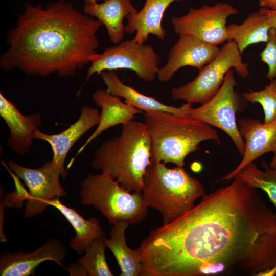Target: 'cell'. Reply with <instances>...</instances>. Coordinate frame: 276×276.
Masks as SVG:
<instances>
[{
	"label": "cell",
	"instance_id": "cell-28",
	"mask_svg": "<svg viewBox=\"0 0 276 276\" xmlns=\"http://www.w3.org/2000/svg\"><path fill=\"white\" fill-rule=\"evenodd\" d=\"M259 10L266 15L272 28H274L276 30V9L261 8Z\"/></svg>",
	"mask_w": 276,
	"mask_h": 276
},
{
	"label": "cell",
	"instance_id": "cell-27",
	"mask_svg": "<svg viewBox=\"0 0 276 276\" xmlns=\"http://www.w3.org/2000/svg\"><path fill=\"white\" fill-rule=\"evenodd\" d=\"M261 60L268 67L267 78L276 79V30L271 28L268 33L266 45L260 54Z\"/></svg>",
	"mask_w": 276,
	"mask_h": 276
},
{
	"label": "cell",
	"instance_id": "cell-8",
	"mask_svg": "<svg viewBox=\"0 0 276 276\" xmlns=\"http://www.w3.org/2000/svg\"><path fill=\"white\" fill-rule=\"evenodd\" d=\"M160 61L159 55L150 44L139 43L133 39L121 41L94 56L85 81L95 73L128 69L133 71L139 78L151 82L157 77Z\"/></svg>",
	"mask_w": 276,
	"mask_h": 276
},
{
	"label": "cell",
	"instance_id": "cell-1",
	"mask_svg": "<svg viewBox=\"0 0 276 276\" xmlns=\"http://www.w3.org/2000/svg\"><path fill=\"white\" fill-rule=\"evenodd\" d=\"M141 241V276L257 274L276 264V213L237 177Z\"/></svg>",
	"mask_w": 276,
	"mask_h": 276
},
{
	"label": "cell",
	"instance_id": "cell-10",
	"mask_svg": "<svg viewBox=\"0 0 276 276\" xmlns=\"http://www.w3.org/2000/svg\"><path fill=\"white\" fill-rule=\"evenodd\" d=\"M238 13L236 8L227 3L204 4L199 8L191 7L183 16L173 17L171 22L174 32L179 35H191L217 46L228 40L227 18Z\"/></svg>",
	"mask_w": 276,
	"mask_h": 276
},
{
	"label": "cell",
	"instance_id": "cell-16",
	"mask_svg": "<svg viewBox=\"0 0 276 276\" xmlns=\"http://www.w3.org/2000/svg\"><path fill=\"white\" fill-rule=\"evenodd\" d=\"M0 115L10 130L8 145L16 153H27L35 139V133L41 123L38 113L22 114L16 105L0 93Z\"/></svg>",
	"mask_w": 276,
	"mask_h": 276
},
{
	"label": "cell",
	"instance_id": "cell-3",
	"mask_svg": "<svg viewBox=\"0 0 276 276\" xmlns=\"http://www.w3.org/2000/svg\"><path fill=\"white\" fill-rule=\"evenodd\" d=\"M92 167L114 178L130 191L142 192L151 164V141L144 122L131 120L120 134L104 142L95 151Z\"/></svg>",
	"mask_w": 276,
	"mask_h": 276
},
{
	"label": "cell",
	"instance_id": "cell-33",
	"mask_svg": "<svg viewBox=\"0 0 276 276\" xmlns=\"http://www.w3.org/2000/svg\"><path fill=\"white\" fill-rule=\"evenodd\" d=\"M271 161H276V152L274 153Z\"/></svg>",
	"mask_w": 276,
	"mask_h": 276
},
{
	"label": "cell",
	"instance_id": "cell-13",
	"mask_svg": "<svg viewBox=\"0 0 276 276\" xmlns=\"http://www.w3.org/2000/svg\"><path fill=\"white\" fill-rule=\"evenodd\" d=\"M66 255L65 246L58 238H52L35 250L25 252L6 251L0 255V275H34L37 267L50 260L62 265Z\"/></svg>",
	"mask_w": 276,
	"mask_h": 276
},
{
	"label": "cell",
	"instance_id": "cell-23",
	"mask_svg": "<svg viewBox=\"0 0 276 276\" xmlns=\"http://www.w3.org/2000/svg\"><path fill=\"white\" fill-rule=\"evenodd\" d=\"M272 28L266 15L259 10L250 13L241 24L232 23L227 26L228 40H233L242 53L249 45L266 43Z\"/></svg>",
	"mask_w": 276,
	"mask_h": 276
},
{
	"label": "cell",
	"instance_id": "cell-25",
	"mask_svg": "<svg viewBox=\"0 0 276 276\" xmlns=\"http://www.w3.org/2000/svg\"><path fill=\"white\" fill-rule=\"evenodd\" d=\"M264 170L253 162L241 169L235 176L248 185L264 191L276 210V172L264 164Z\"/></svg>",
	"mask_w": 276,
	"mask_h": 276
},
{
	"label": "cell",
	"instance_id": "cell-17",
	"mask_svg": "<svg viewBox=\"0 0 276 276\" xmlns=\"http://www.w3.org/2000/svg\"><path fill=\"white\" fill-rule=\"evenodd\" d=\"M92 99L101 109L100 121L94 132L86 140L70 162L68 168L75 158L94 139L108 128L119 124L122 125L133 120L135 115L144 112L121 101L120 97L113 95L106 89H97L92 95Z\"/></svg>",
	"mask_w": 276,
	"mask_h": 276
},
{
	"label": "cell",
	"instance_id": "cell-15",
	"mask_svg": "<svg viewBox=\"0 0 276 276\" xmlns=\"http://www.w3.org/2000/svg\"><path fill=\"white\" fill-rule=\"evenodd\" d=\"M240 134L245 140V150L238 165L223 179L229 180L250 163L263 155L276 152V120L268 123L258 120L243 118L239 121Z\"/></svg>",
	"mask_w": 276,
	"mask_h": 276
},
{
	"label": "cell",
	"instance_id": "cell-14",
	"mask_svg": "<svg viewBox=\"0 0 276 276\" xmlns=\"http://www.w3.org/2000/svg\"><path fill=\"white\" fill-rule=\"evenodd\" d=\"M100 118V113L97 109L84 105L81 109L78 119L62 132L49 134L39 129L36 131L35 139L44 140L50 144L53 152L52 161L60 171L62 178L67 176L64 163L71 148L87 131L98 124Z\"/></svg>",
	"mask_w": 276,
	"mask_h": 276
},
{
	"label": "cell",
	"instance_id": "cell-19",
	"mask_svg": "<svg viewBox=\"0 0 276 276\" xmlns=\"http://www.w3.org/2000/svg\"><path fill=\"white\" fill-rule=\"evenodd\" d=\"M180 1L145 0L140 11L126 17V32L135 33L133 40L141 43L147 41L149 35H154L160 40L164 39L166 35L162 26L164 13L171 4Z\"/></svg>",
	"mask_w": 276,
	"mask_h": 276
},
{
	"label": "cell",
	"instance_id": "cell-29",
	"mask_svg": "<svg viewBox=\"0 0 276 276\" xmlns=\"http://www.w3.org/2000/svg\"><path fill=\"white\" fill-rule=\"evenodd\" d=\"M261 8L276 9V0H259Z\"/></svg>",
	"mask_w": 276,
	"mask_h": 276
},
{
	"label": "cell",
	"instance_id": "cell-18",
	"mask_svg": "<svg viewBox=\"0 0 276 276\" xmlns=\"http://www.w3.org/2000/svg\"><path fill=\"white\" fill-rule=\"evenodd\" d=\"M106 90L113 95L123 98L125 102L143 112H164L188 117L192 103L187 102L179 107L166 105L152 97L145 95L125 84L112 71H104L99 74Z\"/></svg>",
	"mask_w": 276,
	"mask_h": 276
},
{
	"label": "cell",
	"instance_id": "cell-32",
	"mask_svg": "<svg viewBox=\"0 0 276 276\" xmlns=\"http://www.w3.org/2000/svg\"><path fill=\"white\" fill-rule=\"evenodd\" d=\"M85 3L95 4L97 3V0H84Z\"/></svg>",
	"mask_w": 276,
	"mask_h": 276
},
{
	"label": "cell",
	"instance_id": "cell-24",
	"mask_svg": "<svg viewBox=\"0 0 276 276\" xmlns=\"http://www.w3.org/2000/svg\"><path fill=\"white\" fill-rule=\"evenodd\" d=\"M106 238L103 235L95 239L86 247L84 255L77 264L83 276H113L107 263L105 250Z\"/></svg>",
	"mask_w": 276,
	"mask_h": 276
},
{
	"label": "cell",
	"instance_id": "cell-31",
	"mask_svg": "<svg viewBox=\"0 0 276 276\" xmlns=\"http://www.w3.org/2000/svg\"><path fill=\"white\" fill-rule=\"evenodd\" d=\"M270 166L276 172V161H271L270 164Z\"/></svg>",
	"mask_w": 276,
	"mask_h": 276
},
{
	"label": "cell",
	"instance_id": "cell-9",
	"mask_svg": "<svg viewBox=\"0 0 276 276\" xmlns=\"http://www.w3.org/2000/svg\"><path fill=\"white\" fill-rule=\"evenodd\" d=\"M234 68L226 73L223 82L215 95L197 108L192 107L188 117L216 127L225 132L234 143L243 156L245 142L237 124L236 114L240 108V100L235 91L237 84Z\"/></svg>",
	"mask_w": 276,
	"mask_h": 276
},
{
	"label": "cell",
	"instance_id": "cell-11",
	"mask_svg": "<svg viewBox=\"0 0 276 276\" xmlns=\"http://www.w3.org/2000/svg\"><path fill=\"white\" fill-rule=\"evenodd\" d=\"M7 167L24 180L28 189V192L26 193L25 217L40 214L49 206L48 201L67 195L60 182L61 172L53 165L52 160L34 169L11 160L8 162Z\"/></svg>",
	"mask_w": 276,
	"mask_h": 276
},
{
	"label": "cell",
	"instance_id": "cell-5",
	"mask_svg": "<svg viewBox=\"0 0 276 276\" xmlns=\"http://www.w3.org/2000/svg\"><path fill=\"white\" fill-rule=\"evenodd\" d=\"M142 193L146 206L159 212L162 225H165L192 210L205 190L183 167L169 168L163 163L151 162L144 175Z\"/></svg>",
	"mask_w": 276,
	"mask_h": 276
},
{
	"label": "cell",
	"instance_id": "cell-20",
	"mask_svg": "<svg viewBox=\"0 0 276 276\" xmlns=\"http://www.w3.org/2000/svg\"><path fill=\"white\" fill-rule=\"evenodd\" d=\"M137 10L130 0H104L101 3H85L83 12L96 17L107 29L110 40L114 44L121 42L124 37L123 20Z\"/></svg>",
	"mask_w": 276,
	"mask_h": 276
},
{
	"label": "cell",
	"instance_id": "cell-26",
	"mask_svg": "<svg viewBox=\"0 0 276 276\" xmlns=\"http://www.w3.org/2000/svg\"><path fill=\"white\" fill-rule=\"evenodd\" d=\"M242 96L245 100L262 105L264 113V123H268L276 120V79L271 80L260 91L245 92Z\"/></svg>",
	"mask_w": 276,
	"mask_h": 276
},
{
	"label": "cell",
	"instance_id": "cell-12",
	"mask_svg": "<svg viewBox=\"0 0 276 276\" xmlns=\"http://www.w3.org/2000/svg\"><path fill=\"white\" fill-rule=\"evenodd\" d=\"M220 50L194 36L179 35L169 51L167 63L159 67L157 77L161 82H168L177 71L187 66L200 71L216 57Z\"/></svg>",
	"mask_w": 276,
	"mask_h": 276
},
{
	"label": "cell",
	"instance_id": "cell-7",
	"mask_svg": "<svg viewBox=\"0 0 276 276\" xmlns=\"http://www.w3.org/2000/svg\"><path fill=\"white\" fill-rule=\"evenodd\" d=\"M231 68L243 78L249 74L248 64L243 61L241 53L233 40L227 41L216 57L199 71L194 80L182 86L172 88V97L175 100L202 104L218 91Z\"/></svg>",
	"mask_w": 276,
	"mask_h": 276
},
{
	"label": "cell",
	"instance_id": "cell-30",
	"mask_svg": "<svg viewBox=\"0 0 276 276\" xmlns=\"http://www.w3.org/2000/svg\"><path fill=\"white\" fill-rule=\"evenodd\" d=\"M275 275H276V264L271 267L260 272L257 274V276H274Z\"/></svg>",
	"mask_w": 276,
	"mask_h": 276
},
{
	"label": "cell",
	"instance_id": "cell-2",
	"mask_svg": "<svg viewBox=\"0 0 276 276\" xmlns=\"http://www.w3.org/2000/svg\"><path fill=\"white\" fill-rule=\"evenodd\" d=\"M7 33L8 48L1 56L5 71L18 68L27 75L65 77L91 63L98 54L97 33L103 26L65 0L25 5Z\"/></svg>",
	"mask_w": 276,
	"mask_h": 276
},
{
	"label": "cell",
	"instance_id": "cell-21",
	"mask_svg": "<svg viewBox=\"0 0 276 276\" xmlns=\"http://www.w3.org/2000/svg\"><path fill=\"white\" fill-rule=\"evenodd\" d=\"M47 204L57 209L75 230V236L70 239L69 246L78 254H83L88 244L104 235L100 222L96 217L91 216L89 219H85L74 208L62 203L60 198L49 200Z\"/></svg>",
	"mask_w": 276,
	"mask_h": 276
},
{
	"label": "cell",
	"instance_id": "cell-6",
	"mask_svg": "<svg viewBox=\"0 0 276 276\" xmlns=\"http://www.w3.org/2000/svg\"><path fill=\"white\" fill-rule=\"evenodd\" d=\"M80 187L81 203L98 210L110 224L125 221L135 225L147 217L142 193H131L107 174H88Z\"/></svg>",
	"mask_w": 276,
	"mask_h": 276
},
{
	"label": "cell",
	"instance_id": "cell-4",
	"mask_svg": "<svg viewBox=\"0 0 276 276\" xmlns=\"http://www.w3.org/2000/svg\"><path fill=\"white\" fill-rule=\"evenodd\" d=\"M144 115L151 141V162L183 167L186 157L198 150L201 142L214 140L220 144L211 126L189 117L164 112Z\"/></svg>",
	"mask_w": 276,
	"mask_h": 276
},
{
	"label": "cell",
	"instance_id": "cell-22",
	"mask_svg": "<svg viewBox=\"0 0 276 276\" xmlns=\"http://www.w3.org/2000/svg\"><path fill=\"white\" fill-rule=\"evenodd\" d=\"M110 238L106 239L107 248L114 256L121 270L120 276H141L142 257L139 248L133 250L127 245L125 231L129 224L125 221L112 224Z\"/></svg>",
	"mask_w": 276,
	"mask_h": 276
}]
</instances>
